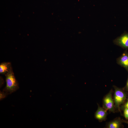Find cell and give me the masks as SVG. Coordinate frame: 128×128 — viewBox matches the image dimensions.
<instances>
[{
  "instance_id": "6da1fadb",
  "label": "cell",
  "mask_w": 128,
  "mask_h": 128,
  "mask_svg": "<svg viewBox=\"0 0 128 128\" xmlns=\"http://www.w3.org/2000/svg\"><path fill=\"white\" fill-rule=\"evenodd\" d=\"M5 75L6 84L4 91L6 94H11L17 90L19 87L11 66Z\"/></svg>"
},
{
  "instance_id": "ba28073f",
  "label": "cell",
  "mask_w": 128,
  "mask_h": 128,
  "mask_svg": "<svg viewBox=\"0 0 128 128\" xmlns=\"http://www.w3.org/2000/svg\"><path fill=\"white\" fill-rule=\"evenodd\" d=\"M11 66V64L9 62L2 63L0 64V73L5 74L8 71Z\"/></svg>"
},
{
  "instance_id": "5b68a950",
  "label": "cell",
  "mask_w": 128,
  "mask_h": 128,
  "mask_svg": "<svg viewBox=\"0 0 128 128\" xmlns=\"http://www.w3.org/2000/svg\"><path fill=\"white\" fill-rule=\"evenodd\" d=\"M117 63L128 72V53L127 51L124 52L117 58Z\"/></svg>"
},
{
  "instance_id": "8fae6325",
  "label": "cell",
  "mask_w": 128,
  "mask_h": 128,
  "mask_svg": "<svg viewBox=\"0 0 128 128\" xmlns=\"http://www.w3.org/2000/svg\"><path fill=\"white\" fill-rule=\"evenodd\" d=\"M7 94L5 92H0V99H1L5 97Z\"/></svg>"
},
{
  "instance_id": "277c9868",
  "label": "cell",
  "mask_w": 128,
  "mask_h": 128,
  "mask_svg": "<svg viewBox=\"0 0 128 128\" xmlns=\"http://www.w3.org/2000/svg\"><path fill=\"white\" fill-rule=\"evenodd\" d=\"M114 44L125 49H128V33H124L113 40Z\"/></svg>"
},
{
  "instance_id": "7a4b0ae2",
  "label": "cell",
  "mask_w": 128,
  "mask_h": 128,
  "mask_svg": "<svg viewBox=\"0 0 128 128\" xmlns=\"http://www.w3.org/2000/svg\"><path fill=\"white\" fill-rule=\"evenodd\" d=\"M114 91L113 99L115 108L119 109L120 106L125 102L126 99L127 94L124 89L114 86Z\"/></svg>"
},
{
  "instance_id": "7c38bea8",
  "label": "cell",
  "mask_w": 128,
  "mask_h": 128,
  "mask_svg": "<svg viewBox=\"0 0 128 128\" xmlns=\"http://www.w3.org/2000/svg\"><path fill=\"white\" fill-rule=\"evenodd\" d=\"M124 89L125 91L128 92V77L126 85Z\"/></svg>"
},
{
  "instance_id": "4fadbf2b",
  "label": "cell",
  "mask_w": 128,
  "mask_h": 128,
  "mask_svg": "<svg viewBox=\"0 0 128 128\" xmlns=\"http://www.w3.org/2000/svg\"><path fill=\"white\" fill-rule=\"evenodd\" d=\"M123 122L127 124H128V121L127 120H122V121Z\"/></svg>"
},
{
  "instance_id": "30bf717a",
  "label": "cell",
  "mask_w": 128,
  "mask_h": 128,
  "mask_svg": "<svg viewBox=\"0 0 128 128\" xmlns=\"http://www.w3.org/2000/svg\"><path fill=\"white\" fill-rule=\"evenodd\" d=\"M126 99V101L124 102L121 108L123 110L125 108H128V95Z\"/></svg>"
},
{
  "instance_id": "3957f363",
  "label": "cell",
  "mask_w": 128,
  "mask_h": 128,
  "mask_svg": "<svg viewBox=\"0 0 128 128\" xmlns=\"http://www.w3.org/2000/svg\"><path fill=\"white\" fill-rule=\"evenodd\" d=\"M112 93V91H110L104 97L103 100V108L107 110L114 112L115 111V106Z\"/></svg>"
},
{
  "instance_id": "52a82bcc",
  "label": "cell",
  "mask_w": 128,
  "mask_h": 128,
  "mask_svg": "<svg viewBox=\"0 0 128 128\" xmlns=\"http://www.w3.org/2000/svg\"><path fill=\"white\" fill-rule=\"evenodd\" d=\"M122 121L119 118H118L110 122L108 124V128H119L123 127Z\"/></svg>"
},
{
  "instance_id": "8992f818",
  "label": "cell",
  "mask_w": 128,
  "mask_h": 128,
  "mask_svg": "<svg viewBox=\"0 0 128 128\" xmlns=\"http://www.w3.org/2000/svg\"><path fill=\"white\" fill-rule=\"evenodd\" d=\"M107 114L106 110L98 105V109L95 113V117L96 119L101 121L106 119Z\"/></svg>"
},
{
  "instance_id": "9c48e42d",
  "label": "cell",
  "mask_w": 128,
  "mask_h": 128,
  "mask_svg": "<svg viewBox=\"0 0 128 128\" xmlns=\"http://www.w3.org/2000/svg\"><path fill=\"white\" fill-rule=\"evenodd\" d=\"M123 110L124 117L126 119L128 120V108H125Z\"/></svg>"
}]
</instances>
